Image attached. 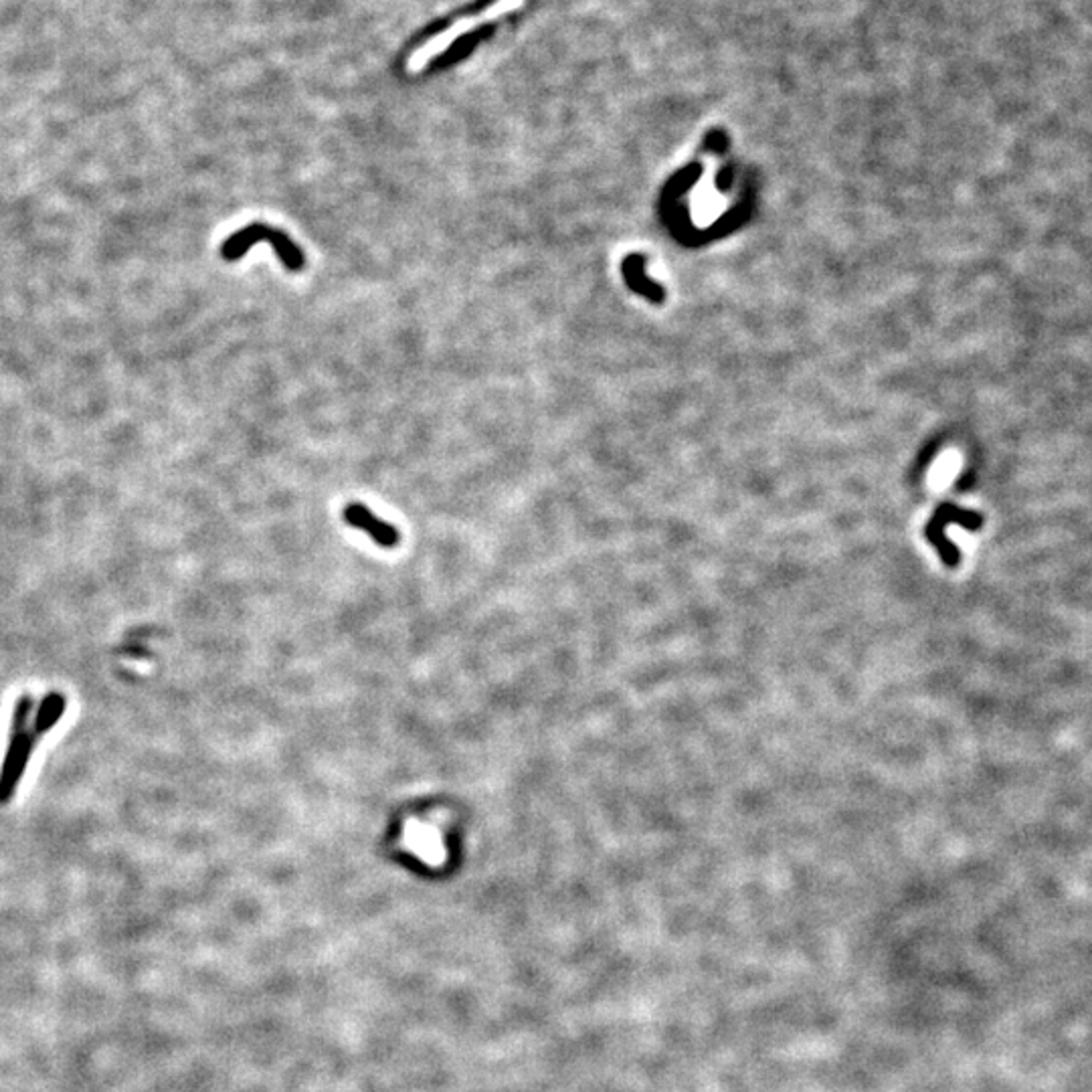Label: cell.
Wrapping results in <instances>:
<instances>
[{
	"label": "cell",
	"mask_w": 1092,
	"mask_h": 1092,
	"mask_svg": "<svg viewBox=\"0 0 1092 1092\" xmlns=\"http://www.w3.org/2000/svg\"><path fill=\"white\" fill-rule=\"evenodd\" d=\"M65 711V698L61 694H49L43 705L39 707V713H37V721H35V737L37 735H43L47 731H51L57 721L61 719Z\"/></svg>",
	"instance_id": "5"
},
{
	"label": "cell",
	"mask_w": 1092,
	"mask_h": 1092,
	"mask_svg": "<svg viewBox=\"0 0 1092 1092\" xmlns=\"http://www.w3.org/2000/svg\"><path fill=\"white\" fill-rule=\"evenodd\" d=\"M262 242H268L272 244L276 256L280 258V262L284 264V268L288 272H302L304 266H306V258H304V252L280 229H274L270 225H264V223H254V225H248L240 231H236L223 246H221V258L225 262H238L242 260L256 244H262Z\"/></svg>",
	"instance_id": "2"
},
{
	"label": "cell",
	"mask_w": 1092,
	"mask_h": 1092,
	"mask_svg": "<svg viewBox=\"0 0 1092 1092\" xmlns=\"http://www.w3.org/2000/svg\"><path fill=\"white\" fill-rule=\"evenodd\" d=\"M524 3H526V0H494L492 5L484 7L478 15L464 17V19L456 21L450 29L433 35L431 39H427V43L417 47L411 53L409 61H407V69L411 73H417V71L425 69L437 55L446 53L460 37H464V35H468V33H472V31H476V29H480V27L492 23V21H498L504 15H510V13L522 9Z\"/></svg>",
	"instance_id": "1"
},
{
	"label": "cell",
	"mask_w": 1092,
	"mask_h": 1092,
	"mask_svg": "<svg viewBox=\"0 0 1092 1092\" xmlns=\"http://www.w3.org/2000/svg\"><path fill=\"white\" fill-rule=\"evenodd\" d=\"M344 520L358 528V530H364L376 544L380 547H397L399 542V532L395 530V526H391L388 522L376 518L366 506L362 504H348L346 510H344Z\"/></svg>",
	"instance_id": "4"
},
{
	"label": "cell",
	"mask_w": 1092,
	"mask_h": 1092,
	"mask_svg": "<svg viewBox=\"0 0 1092 1092\" xmlns=\"http://www.w3.org/2000/svg\"><path fill=\"white\" fill-rule=\"evenodd\" d=\"M33 737L25 729H11V743L5 757L3 773H0V803H7L15 793V787L29 763L33 751Z\"/></svg>",
	"instance_id": "3"
}]
</instances>
